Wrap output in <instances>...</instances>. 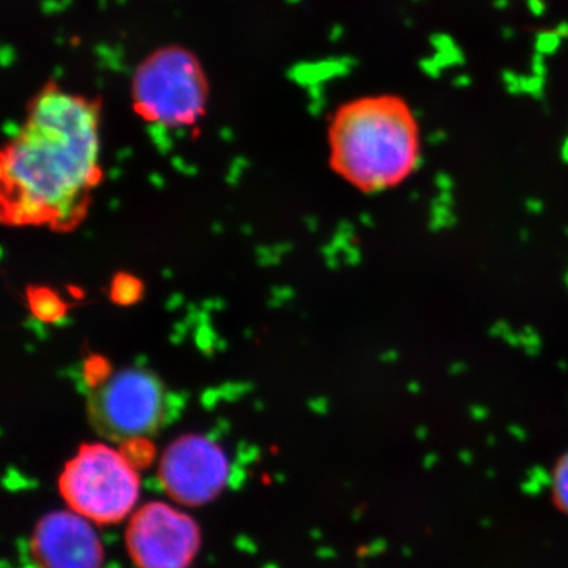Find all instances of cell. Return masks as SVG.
<instances>
[{"mask_svg":"<svg viewBox=\"0 0 568 568\" xmlns=\"http://www.w3.org/2000/svg\"><path fill=\"white\" fill-rule=\"evenodd\" d=\"M100 106L58 84L40 89L2 152L3 222L70 230L102 179Z\"/></svg>","mask_w":568,"mask_h":568,"instance_id":"cell-1","label":"cell"},{"mask_svg":"<svg viewBox=\"0 0 568 568\" xmlns=\"http://www.w3.org/2000/svg\"><path fill=\"white\" fill-rule=\"evenodd\" d=\"M328 149L332 170L343 181L362 193H384L416 174L420 126L399 97H362L332 115Z\"/></svg>","mask_w":568,"mask_h":568,"instance_id":"cell-2","label":"cell"},{"mask_svg":"<svg viewBox=\"0 0 568 568\" xmlns=\"http://www.w3.org/2000/svg\"><path fill=\"white\" fill-rule=\"evenodd\" d=\"M130 97L142 121L162 129H185L207 112L211 84L203 62L192 50L166 44L138 63Z\"/></svg>","mask_w":568,"mask_h":568,"instance_id":"cell-3","label":"cell"},{"mask_svg":"<svg viewBox=\"0 0 568 568\" xmlns=\"http://www.w3.org/2000/svg\"><path fill=\"white\" fill-rule=\"evenodd\" d=\"M59 487L71 510L89 521L112 525L136 506L141 481L122 452L91 444L67 463Z\"/></svg>","mask_w":568,"mask_h":568,"instance_id":"cell-4","label":"cell"},{"mask_svg":"<svg viewBox=\"0 0 568 568\" xmlns=\"http://www.w3.org/2000/svg\"><path fill=\"white\" fill-rule=\"evenodd\" d=\"M170 414L166 387L144 368L119 369L100 381L89 396L93 428L115 443H134L155 435Z\"/></svg>","mask_w":568,"mask_h":568,"instance_id":"cell-5","label":"cell"},{"mask_svg":"<svg viewBox=\"0 0 568 568\" xmlns=\"http://www.w3.org/2000/svg\"><path fill=\"white\" fill-rule=\"evenodd\" d=\"M138 568H189L201 548V532L189 515L163 503L134 511L125 534Z\"/></svg>","mask_w":568,"mask_h":568,"instance_id":"cell-6","label":"cell"},{"mask_svg":"<svg viewBox=\"0 0 568 568\" xmlns=\"http://www.w3.org/2000/svg\"><path fill=\"white\" fill-rule=\"evenodd\" d=\"M159 474L175 503L197 507L212 503L226 487L230 463L207 437L183 436L164 452Z\"/></svg>","mask_w":568,"mask_h":568,"instance_id":"cell-7","label":"cell"},{"mask_svg":"<svg viewBox=\"0 0 568 568\" xmlns=\"http://www.w3.org/2000/svg\"><path fill=\"white\" fill-rule=\"evenodd\" d=\"M37 568H102L103 547L89 519L77 511H52L37 523L31 538Z\"/></svg>","mask_w":568,"mask_h":568,"instance_id":"cell-8","label":"cell"},{"mask_svg":"<svg viewBox=\"0 0 568 568\" xmlns=\"http://www.w3.org/2000/svg\"><path fill=\"white\" fill-rule=\"evenodd\" d=\"M551 493L556 507L568 517V450L552 469Z\"/></svg>","mask_w":568,"mask_h":568,"instance_id":"cell-9","label":"cell"}]
</instances>
